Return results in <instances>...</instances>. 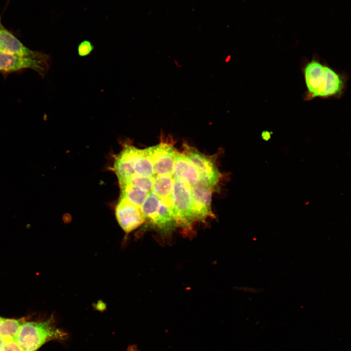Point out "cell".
Listing matches in <instances>:
<instances>
[{"mask_svg":"<svg viewBox=\"0 0 351 351\" xmlns=\"http://www.w3.org/2000/svg\"><path fill=\"white\" fill-rule=\"evenodd\" d=\"M301 72L306 87L304 100L317 98L339 99L344 94L349 76L322 61L317 55H314L310 60L304 59Z\"/></svg>","mask_w":351,"mask_h":351,"instance_id":"obj_1","label":"cell"},{"mask_svg":"<svg viewBox=\"0 0 351 351\" xmlns=\"http://www.w3.org/2000/svg\"><path fill=\"white\" fill-rule=\"evenodd\" d=\"M66 333L57 328L50 318L39 321H24L15 339L24 351H37L46 343L62 340Z\"/></svg>","mask_w":351,"mask_h":351,"instance_id":"obj_2","label":"cell"},{"mask_svg":"<svg viewBox=\"0 0 351 351\" xmlns=\"http://www.w3.org/2000/svg\"><path fill=\"white\" fill-rule=\"evenodd\" d=\"M173 200L177 226L191 231L197 221L192 207L190 186L185 182L174 179Z\"/></svg>","mask_w":351,"mask_h":351,"instance_id":"obj_3","label":"cell"},{"mask_svg":"<svg viewBox=\"0 0 351 351\" xmlns=\"http://www.w3.org/2000/svg\"><path fill=\"white\" fill-rule=\"evenodd\" d=\"M183 155L197 170L200 176L199 184L211 189L214 188L218 183L220 174L211 157L188 145H185Z\"/></svg>","mask_w":351,"mask_h":351,"instance_id":"obj_4","label":"cell"},{"mask_svg":"<svg viewBox=\"0 0 351 351\" xmlns=\"http://www.w3.org/2000/svg\"><path fill=\"white\" fill-rule=\"evenodd\" d=\"M143 150L153 163L155 176L173 175L177 152L172 144L162 141Z\"/></svg>","mask_w":351,"mask_h":351,"instance_id":"obj_5","label":"cell"},{"mask_svg":"<svg viewBox=\"0 0 351 351\" xmlns=\"http://www.w3.org/2000/svg\"><path fill=\"white\" fill-rule=\"evenodd\" d=\"M46 60L26 58L0 51V72H11L31 69L43 76L48 69Z\"/></svg>","mask_w":351,"mask_h":351,"instance_id":"obj_6","label":"cell"},{"mask_svg":"<svg viewBox=\"0 0 351 351\" xmlns=\"http://www.w3.org/2000/svg\"><path fill=\"white\" fill-rule=\"evenodd\" d=\"M0 51L33 59L46 60L49 56L30 50L2 25L0 20Z\"/></svg>","mask_w":351,"mask_h":351,"instance_id":"obj_7","label":"cell"},{"mask_svg":"<svg viewBox=\"0 0 351 351\" xmlns=\"http://www.w3.org/2000/svg\"><path fill=\"white\" fill-rule=\"evenodd\" d=\"M115 212L118 224L126 234L137 228L145 220L140 208L124 200H119Z\"/></svg>","mask_w":351,"mask_h":351,"instance_id":"obj_8","label":"cell"},{"mask_svg":"<svg viewBox=\"0 0 351 351\" xmlns=\"http://www.w3.org/2000/svg\"><path fill=\"white\" fill-rule=\"evenodd\" d=\"M192 207L197 221L214 217L212 211V189L200 184L190 186Z\"/></svg>","mask_w":351,"mask_h":351,"instance_id":"obj_9","label":"cell"},{"mask_svg":"<svg viewBox=\"0 0 351 351\" xmlns=\"http://www.w3.org/2000/svg\"><path fill=\"white\" fill-rule=\"evenodd\" d=\"M174 179L185 182L190 186L199 184V174L188 158L184 155L176 153L173 172Z\"/></svg>","mask_w":351,"mask_h":351,"instance_id":"obj_10","label":"cell"},{"mask_svg":"<svg viewBox=\"0 0 351 351\" xmlns=\"http://www.w3.org/2000/svg\"><path fill=\"white\" fill-rule=\"evenodd\" d=\"M174 181L172 176H154L152 192L170 209L175 219L173 200Z\"/></svg>","mask_w":351,"mask_h":351,"instance_id":"obj_11","label":"cell"},{"mask_svg":"<svg viewBox=\"0 0 351 351\" xmlns=\"http://www.w3.org/2000/svg\"><path fill=\"white\" fill-rule=\"evenodd\" d=\"M128 150L135 174L143 177H153L155 172L153 163L144 150L130 145Z\"/></svg>","mask_w":351,"mask_h":351,"instance_id":"obj_12","label":"cell"},{"mask_svg":"<svg viewBox=\"0 0 351 351\" xmlns=\"http://www.w3.org/2000/svg\"><path fill=\"white\" fill-rule=\"evenodd\" d=\"M113 169L121 188L128 185L135 174L132 163L121 152L116 157Z\"/></svg>","mask_w":351,"mask_h":351,"instance_id":"obj_13","label":"cell"},{"mask_svg":"<svg viewBox=\"0 0 351 351\" xmlns=\"http://www.w3.org/2000/svg\"><path fill=\"white\" fill-rule=\"evenodd\" d=\"M121 189L120 199L126 200L140 209L149 194V193L129 184Z\"/></svg>","mask_w":351,"mask_h":351,"instance_id":"obj_14","label":"cell"},{"mask_svg":"<svg viewBox=\"0 0 351 351\" xmlns=\"http://www.w3.org/2000/svg\"><path fill=\"white\" fill-rule=\"evenodd\" d=\"M25 320L23 318H5L0 322V337L4 341L15 340L20 326Z\"/></svg>","mask_w":351,"mask_h":351,"instance_id":"obj_15","label":"cell"},{"mask_svg":"<svg viewBox=\"0 0 351 351\" xmlns=\"http://www.w3.org/2000/svg\"><path fill=\"white\" fill-rule=\"evenodd\" d=\"M153 180L154 176L143 177L134 174L129 180L128 185L149 193L152 190Z\"/></svg>","mask_w":351,"mask_h":351,"instance_id":"obj_16","label":"cell"},{"mask_svg":"<svg viewBox=\"0 0 351 351\" xmlns=\"http://www.w3.org/2000/svg\"><path fill=\"white\" fill-rule=\"evenodd\" d=\"M94 49V45L90 41L84 40L78 45V55L82 57L87 56L91 53Z\"/></svg>","mask_w":351,"mask_h":351,"instance_id":"obj_17","label":"cell"},{"mask_svg":"<svg viewBox=\"0 0 351 351\" xmlns=\"http://www.w3.org/2000/svg\"><path fill=\"white\" fill-rule=\"evenodd\" d=\"M2 351H24L15 340L4 341Z\"/></svg>","mask_w":351,"mask_h":351,"instance_id":"obj_18","label":"cell"},{"mask_svg":"<svg viewBox=\"0 0 351 351\" xmlns=\"http://www.w3.org/2000/svg\"><path fill=\"white\" fill-rule=\"evenodd\" d=\"M271 136V133L269 131H266L263 132L261 135L262 138L266 141L270 139Z\"/></svg>","mask_w":351,"mask_h":351,"instance_id":"obj_19","label":"cell"},{"mask_svg":"<svg viewBox=\"0 0 351 351\" xmlns=\"http://www.w3.org/2000/svg\"><path fill=\"white\" fill-rule=\"evenodd\" d=\"M4 343V341L1 337H0V351H2Z\"/></svg>","mask_w":351,"mask_h":351,"instance_id":"obj_20","label":"cell"},{"mask_svg":"<svg viewBox=\"0 0 351 351\" xmlns=\"http://www.w3.org/2000/svg\"><path fill=\"white\" fill-rule=\"evenodd\" d=\"M128 351H137V349L136 347H131L129 348Z\"/></svg>","mask_w":351,"mask_h":351,"instance_id":"obj_21","label":"cell"},{"mask_svg":"<svg viewBox=\"0 0 351 351\" xmlns=\"http://www.w3.org/2000/svg\"><path fill=\"white\" fill-rule=\"evenodd\" d=\"M3 317L0 316V322L3 319Z\"/></svg>","mask_w":351,"mask_h":351,"instance_id":"obj_22","label":"cell"}]
</instances>
